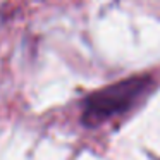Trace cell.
Wrapping results in <instances>:
<instances>
[{
	"instance_id": "obj_1",
	"label": "cell",
	"mask_w": 160,
	"mask_h": 160,
	"mask_svg": "<svg viewBox=\"0 0 160 160\" xmlns=\"http://www.w3.org/2000/svg\"><path fill=\"white\" fill-rule=\"evenodd\" d=\"M150 88V76H131L108 84L84 98L81 121L88 128H97L115 115L126 114L148 93Z\"/></svg>"
}]
</instances>
